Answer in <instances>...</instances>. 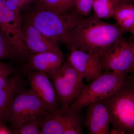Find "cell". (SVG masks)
Segmentation results:
<instances>
[{"instance_id":"9","label":"cell","mask_w":134,"mask_h":134,"mask_svg":"<svg viewBox=\"0 0 134 134\" xmlns=\"http://www.w3.org/2000/svg\"><path fill=\"white\" fill-rule=\"evenodd\" d=\"M30 89L42 101L50 113L60 109L59 104L53 85L48 75L39 71L24 72Z\"/></svg>"},{"instance_id":"2","label":"cell","mask_w":134,"mask_h":134,"mask_svg":"<svg viewBox=\"0 0 134 134\" xmlns=\"http://www.w3.org/2000/svg\"><path fill=\"white\" fill-rule=\"evenodd\" d=\"M83 19L76 10L60 13L36 6L27 12L25 21L47 37L66 45L70 33Z\"/></svg>"},{"instance_id":"8","label":"cell","mask_w":134,"mask_h":134,"mask_svg":"<svg viewBox=\"0 0 134 134\" xmlns=\"http://www.w3.org/2000/svg\"><path fill=\"white\" fill-rule=\"evenodd\" d=\"M20 14L9 8L5 0H0V29L16 49L21 58H28L31 53L24 43Z\"/></svg>"},{"instance_id":"13","label":"cell","mask_w":134,"mask_h":134,"mask_svg":"<svg viewBox=\"0 0 134 134\" xmlns=\"http://www.w3.org/2000/svg\"><path fill=\"white\" fill-rule=\"evenodd\" d=\"M64 60L63 53L53 52L32 53L23 67V71H39L51 74L59 68Z\"/></svg>"},{"instance_id":"21","label":"cell","mask_w":134,"mask_h":134,"mask_svg":"<svg viewBox=\"0 0 134 134\" xmlns=\"http://www.w3.org/2000/svg\"><path fill=\"white\" fill-rule=\"evenodd\" d=\"M15 133L19 134H41V128L39 118H36L25 122L16 129Z\"/></svg>"},{"instance_id":"26","label":"cell","mask_w":134,"mask_h":134,"mask_svg":"<svg viewBox=\"0 0 134 134\" xmlns=\"http://www.w3.org/2000/svg\"><path fill=\"white\" fill-rule=\"evenodd\" d=\"M19 1L25 2L27 3H29V4L32 2L34 1L33 0H19Z\"/></svg>"},{"instance_id":"5","label":"cell","mask_w":134,"mask_h":134,"mask_svg":"<svg viewBox=\"0 0 134 134\" xmlns=\"http://www.w3.org/2000/svg\"><path fill=\"white\" fill-rule=\"evenodd\" d=\"M38 96L31 90L21 88L15 94L8 110L7 121L13 130L22 124L48 114Z\"/></svg>"},{"instance_id":"28","label":"cell","mask_w":134,"mask_h":134,"mask_svg":"<svg viewBox=\"0 0 134 134\" xmlns=\"http://www.w3.org/2000/svg\"><path fill=\"white\" fill-rule=\"evenodd\" d=\"M34 1H35V0H33Z\"/></svg>"},{"instance_id":"27","label":"cell","mask_w":134,"mask_h":134,"mask_svg":"<svg viewBox=\"0 0 134 134\" xmlns=\"http://www.w3.org/2000/svg\"><path fill=\"white\" fill-rule=\"evenodd\" d=\"M134 1V0H121L123 2L127 3H131L133 2Z\"/></svg>"},{"instance_id":"22","label":"cell","mask_w":134,"mask_h":134,"mask_svg":"<svg viewBox=\"0 0 134 134\" xmlns=\"http://www.w3.org/2000/svg\"><path fill=\"white\" fill-rule=\"evenodd\" d=\"M15 73V69L12 65L0 61V90L7 85L10 77Z\"/></svg>"},{"instance_id":"7","label":"cell","mask_w":134,"mask_h":134,"mask_svg":"<svg viewBox=\"0 0 134 134\" xmlns=\"http://www.w3.org/2000/svg\"><path fill=\"white\" fill-rule=\"evenodd\" d=\"M100 60L103 69L134 73V42L122 36L103 53Z\"/></svg>"},{"instance_id":"17","label":"cell","mask_w":134,"mask_h":134,"mask_svg":"<svg viewBox=\"0 0 134 134\" xmlns=\"http://www.w3.org/2000/svg\"><path fill=\"white\" fill-rule=\"evenodd\" d=\"M36 6L55 12L67 13L75 10L74 0H35Z\"/></svg>"},{"instance_id":"12","label":"cell","mask_w":134,"mask_h":134,"mask_svg":"<svg viewBox=\"0 0 134 134\" xmlns=\"http://www.w3.org/2000/svg\"><path fill=\"white\" fill-rule=\"evenodd\" d=\"M85 126L90 134H110L111 116L102 100L86 106Z\"/></svg>"},{"instance_id":"3","label":"cell","mask_w":134,"mask_h":134,"mask_svg":"<svg viewBox=\"0 0 134 134\" xmlns=\"http://www.w3.org/2000/svg\"><path fill=\"white\" fill-rule=\"evenodd\" d=\"M110 113V134H134V80L127 77L111 94L102 100Z\"/></svg>"},{"instance_id":"4","label":"cell","mask_w":134,"mask_h":134,"mask_svg":"<svg viewBox=\"0 0 134 134\" xmlns=\"http://www.w3.org/2000/svg\"><path fill=\"white\" fill-rule=\"evenodd\" d=\"M128 75L113 71L102 74L89 85H84L78 97L68 109L82 110L92 103L103 100L114 92Z\"/></svg>"},{"instance_id":"14","label":"cell","mask_w":134,"mask_h":134,"mask_svg":"<svg viewBox=\"0 0 134 134\" xmlns=\"http://www.w3.org/2000/svg\"><path fill=\"white\" fill-rule=\"evenodd\" d=\"M41 134H63L68 125L70 115L68 111L58 110L39 117Z\"/></svg>"},{"instance_id":"25","label":"cell","mask_w":134,"mask_h":134,"mask_svg":"<svg viewBox=\"0 0 134 134\" xmlns=\"http://www.w3.org/2000/svg\"><path fill=\"white\" fill-rule=\"evenodd\" d=\"M111 1L114 4L115 6H116L120 2L122 1L121 0H111Z\"/></svg>"},{"instance_id":"23","label":"cell","mask_w":134,"mask_h":134,"mask_svg":"<svg viewBox=\"0 0 134 134\" xmlns=\"http://www.w3.org/2000/svg\"><path fill=\"white\" fill-rule=\"evenodd\" d=\"M93 1L94 0H74L76 11L82 17L89 15L92 10Z\"/></svg>"},{"instance_id":"11","label":"cell","mask_w":134,"mask_h":134,"mask_svg":"<svg viewBox=\"0 0 134 134\" xmlns=\"http://www.w3.org/2000/svg\"><path fill=\"white\" fill-rule=\"evenodd\" d=\"M21 28L24 41L31 53L46 52L63 53L59 41L46 37L28 22L24 21Z\"/></svg>"},{"instance_id":"6","label":"cell","mask_w":134,"mask_h":134,"mask_svg":"<svg viewBox=\"0 0 134 134\" xmlns=\"http://www.w3.org/2000/svg\"><path fill=\"white\" fill-rule=\"evenodd\" d=\"M48 75L55 88L60 109L65 111L79 96L85 85L83 78L68 59L56 72Z\"/></svg>"},{"instance_id":"18","label":"cell","mask_w":134,"mask_h":134,"mask_svg":"<svg viewBox=\"0 0 134 134\" xmlns=\"http://www.w3.org/2000/svg\"><path fill=\"white\" fill-rule=\"evenodd\" d=\"M115 7L111 0H94L93 15L99 19H108L113 16Z\"/></svg>"},{"instance_id":"16","label":"cell","mask_w":134,"mask_h":134,"mask_svg":"<svg viewBox=\"0 0 134 134\" xmlns=\"http://www.w3.org/2000/svg\"><path fill=\"white\" fill-rule=\"evenodd\" d=\"M113 17L116 24L126 32L134 35V6L131 3L121 1L116 5Z\"/></svg>"},{"instance_id":"19","label":"cell","mask_w":134,"mask_h":134,"mask_svg":"<svg viewBox=\"0 0 134 134\" xmlns=\"http://www.w3.org/2000/svg\"><path fill=\"white\" fill-rule=\"evenodd\" d=\"M70 115L68 125L65 129L63 134H83L82 125L83 117L82 110L68 109Z\"/></svg>"},{"instance_id":"1","label":"cell","mask_w":134,"mask_h":134,"mask_svg":"<svg viewBox=\"0 0 134 134\" xmlns=\"http://www.w3.org/2000/svg\"><path fill=\"white\" fill-rule=\"evenodd\" d=\"M126 33L117 24L103 21L93 15L82 19L72 30L65 45L70 50L76 49L101 55Z\"/></svg>"},{"instance_id":"24","label":"cell","mask_w":134,"mask_h":134,"mask_svg":"<svg viewBox=\"0 0 134 134\" xmlns=\"http://www.w3.org/2000/svg\"><path fill=\"white\" fill-rule=\"evenodd\" d=\"M5 1L8 7L18 14H20V11L24 7L29 4L19 0H5Z\"/></svg>"},{"instance_id":"15","label":"cell","mask_w":134,"mask_h":134,"mask_svg":"<svg viewBox=\"0 0 134 134\" xmlns=\"http://www.w3.org/2000/svg\"><path fill=\"white\" fill-rule=\"evenodd\" d=\"M23 87L21 77L16 73L10 78L7 84L0 90V125L7 121L8 108L17 92Z\"/></svg>"},{"instance_id":"20","label":"cell","mask_w":134,"mask_h":134,"mask_svg":"<svg viewBox=\"0 0 134 134\" xmlns=\"http://www.w3.org/2000/svg\"><path fill=\"white\" fill-rule=\"evenodd\" d=\"M21 58L19 53L0 29V59Z\"/></svg>"},{"instance_id":"10","label":"cell","mask_w":134,"mask_h":134,"mask_svg":"<svg viewBox=\"0 0 134 134\" xmlns=\"http://www.w3.org/2000/svg\"><path fill=\"white\" fill-rule=\"evenodd\" d=\"M70 51L68 59L83 79L91 82L102 74L103 69L99 54L87 53L76 49Z\"/></svg>"}]
</instances>
